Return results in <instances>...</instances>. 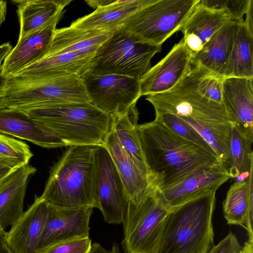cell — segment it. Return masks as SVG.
<instances>
[{
	"label": "cell",
	"mask_w": 253,
	"mask_h": 253,
	"mask_svg": "<svg viewBox=\"0 0 253 253\" xmlns=\"http://www.w3.org/2000/svg\"><path fill=\"white\" fill-rule=\"evenodd\" d=\"M149 178L157 189L201 167L222 163L156 120L135 126Z\"/></svg>",
	"instance_id": "6da1fadb"
},
{
	"label": "cell",
	"mask_w": 253,
	"mask_h": 253,
	"mask_svg": "<svg viewBox=\"0 0 253 253\" xmlns=\"http://www.w3.org/2000/svg\"><path fill=\"white\" fill-rule=\"evenodd\" d=\"M155 114H174L196 129L224 165L226 143L233 125L222 103L210 100L178 83L169 90L146 96Z\"/></svg>",
	"instance_id": "7a4b0ae2"
},
{
	"label": "cell",
	"mask_w": 253,
	"mask_h": 253,
	"mask_svg": "<svg viewBox=\"0 0 253 253\" xmlns=\"http://www.w3.org/2000/svg\"><path fill=\"white\" fill-rule=\"evenodd\" d=\"M95 146H70L52 168L40 197L59 207L98 209Z\"/></svg>",
	"instance_id": "3957f363"
},
{
	"label": "cell",
	"mask_w": 253,
	"mask_h": 253,
	"mask_svg": "<svg viewBox=\"0 0 253 253\" xmlns=\"http://www.w3.org/2000/svg\"><path fill=\"white\" fill-rule=\"evenodd\" d=\"M215 192L193 199L170 210L158 253H208L213 245L212 218Z\"/></svg>",
	"instance_id": "277c9868"
},
{
	"label": "cell",
	"mask_w": 253,
	"mask_h": 253,
	"mask_svg": "<svg viewBox=\"0 0 253 253\" xmlns=\"http://www.w3.org/2000/svg\"><path fill=\"white\" fill-rule=\"evenodd\" d=\"M24 113L64 146L104 145L112 126L111 117L90 102L60 105Z\"/></svg>",
	"instance_id": "5b68a950"
},
{
	"label": "cell",
	"mask_w": 253,
	"mask_h": 253,
	"mask_svg": "<svg viewBox=\"0 0 253 253\" xmlns=\"http://www.w3.org/2000/svg\"><path fill=\"white\" fill-rule=\"evenodd\" d=\"M89 102L80 76L7 78L3 107L23 113L57 105Z\"/></svg>",
	"instance_id": "8992f818"
},
{
	"label": "cell",
	"mask_w": 253,
	"mask_h": 253,
	"mask_svg": "<svg viewBox=\"0 0 253 253\" xmlns=\"http://www.w3.org/2000/svg\"><path fill=\"white\" fill-rule=\"evenodd\" d=\"M200 0H152L129 16L121 28L136 42L162 46L180 31Z\"/></svg>",
	"instance_id": "52a82bcc"
},
{
	"label": "cell",
	"mask_w": 253,
	"mask_h": 253,
	"mask_svg": "<svg viewBox=\"0 0 253 253\" xmlns=\"http://www.w3.org/2000/svg\"><path fill=\"white\" fill-rule=\"evenodd\" d=\"M161 49L162 46L134 41L120 28L98 48L85 73L122 75L139 80L151 67L153 57Z\"/></svg>",
	"instance_id": "ba28073f"
},
{
	"label": "cell",
	"mask_w": 253,
	"mask_h": 253,
	"mask_svg": "<svg viewBox=\"0 0 253 253\" xmlns=\"http://www.w3.org/2000/svg\"><path fill=\"white\" fill-rule=\"evenodd\" d=\"M169 211L155 187L137 202H129L122 222L124 252L158 253Z\"/></svg>",
	"instance_id": "9c48e42d"
},
{
	"label": "cell",
	"mask_w": 253,
	"mask_h": 253,
	"mask_svg": "<svg viewBox=\"0 0 253 253\" xmlns=\"http://www.w3.org/2000/svg\"><path fill=\"white\" fill-rule=\"evenodd\" d=\"M81 78L89 102L110 116L127 112L141 97L139 80L137 79L89 73Z\"/></svg>",
	"instance_id": "30bf717a"
},
{
	"label": "cell",
	"mask_w": 253,
	"mask_h": 253,
	"mask_svg": "<svg viewBox=\"0 0 253 253\" xmlns=\"http://www.w3.org/2000/svg\"><path fill=\"white\" fill-rule=\"evenodd\" d=\"M99 209L110 224L123 221L130 202L118 170L104 145L95 148Z\"/></svg>",
	"instance_id": "8fae6325"
},
{
	"label": "cell",
	"mask_w": 253,
	"mask_h": 253,
	"mask_svg": "<svg viewBox=\"0 0 253 253\" xmlns=\"http://www.w3.org/2000/svg\"><path fill=\"white\" fill-rule=\"evenodd\" d=\"M231 178L222 163L200 168L174 182L157 189L165 204L171 210L201 195L216 191Z\"/></svg>",
	"instance_id": "7c38bea8"
},
{
	"label": "cell",
	"mask_w": 253,
	"mask_h": 253,
	"mask_svg": "<svg viewBox=\"0 0 253 253\" xmlns=\"http://www.w3.org/2000/svg\"><path fill=\"white\" fill-rule=\"evenodd\" d=\"M47 214L37 253L52 244L89 237L93 208H62L47 204Z\"/></svg>",
	"instance_id": "4fadbf2b"
},
{
	"label": "cell",
	"mask_w": 253,
	"mask_h": 253,
	"mask_svg": "<svg viewBox=\"0 0 253 253\" xmlns=\"http://www.w3.org/2000/svg\"><path fill=\"white\" fill-rule=\"evenodd\" d=\"M191 54L181 39L140 78V96L160 93L174 86L191 68Z\"/></svg>",
	"instance_id": "5bb4252c"
},
{
	"label": "cell",
	"mask_w": 253,
	"mask_h": 253,
	"mask_svg": "<svg viewBox=\"0 0 253 253\" xmlns=\"http://www.w3.org/2000/svg\"><path fill=\"white\" fill-rule=\"evenodd\" d=\"M60 18L18 39L2 64V75L8 78L42 58L48 52Z\"/></svg>",
	"instance_id": "9a60e30c"
},
{
	"label": "cell",
	"mask_w": 253,
	"mask_h": 253,
	"mask_svg": "<svg viewBox=\"0 0 253 253\" xmlns=\"http://www.w3.org/2000/svg\"><path fill=\"white\" fill-rule=\"evenodd\" d=\"M152 0H87L95 8L92 13L81 17L71 26L86 30L114 32L121 28L126 20L135 11Z\"/></svg>",
	"instance_id": "2e32d148"
},
{
	"label": "cell",
	"mask_w": 253,
	"mask_h": 253,
	"mask_svg": "<svg viewBox=\"0 0 253 253\" xmlns=\"http://www.w3.org/2000/svg\"><path fill=\"white\" fill-rule=\"evenodd\" d=\"M47 210V203L35 196L33 204L6 233L8 246L13 253H37Z\"/></svg>",
	"instance_id": "e0dca14e"
},
{
	"label": "cell",
	"mask_w": 253,
	"mask_h": 253,
	"mask_svg": "<svg viewBox=\"0 0 253 253\" xmlns=\"http://www.w3.org/2000/svg\"><path fill=\"white\" fill-rule=\"evenodd\" d=\"M253 78L229 77L222 84L221 103L232 124L253 133Z\"/></svg>",
	"instance_id": "ac0fdd59"
},
{
	"label": "cell",
	"mask_w": 253,
	"mask_h": 253,
	"mask_svg": "<svg viewBox=\"0 0 253 253\" xmlns=\"http://www.w3.org/2000/svg\"><path fill=\"white\" fill-rule=\"evenodd\" d=\"M229 20V17L223 11L211 9L199 1L180 30L183 35L184 43L192 56L200 51L211 37Z\"/></svg>",
	"instance_id": "d6986e66"
},
{
	"label": "cell",
	"mask_w": 253,
	"mask_h": 253,
	"mask_svg": "<svg viewBox=\"0 0 253 253\" xmlns=\"http://www.w3.org/2000/svg\"><path fill=\"white\" fill-rule=\"evenodd\" d=\"M36 168L29 164L10 174L0 184V229L11 226L24 212L26 188Z\"/></svg>",
	"instance_id": "ffe728a7"
},
{
	"label": "cell",
	"mask_w": 253,
	"mask_h": 253,
	"mask_svg": "<svg viewBox=\"0 0 253 253\" xmlns=\"http://www.w3.org/2000/svg\"><path fill=\"white\" fill-rule=\"evenodd\" d=\"M104 145L118 170L130 202L136 203L140 201L154 187L148 176L141 171L125 151L112 126Z\"/></svg>",
	"instance_id": "44dd1931"
},
{
	"label": "cell",
	"mask_w": 253,
	"mask_h": 253,
	"mask_svg": "<svg viewBox=\"0 0 253 253\" xmlns=\"http://www.w3.org/2000/svg\"><path fill=\"white\" fill-rule=\"evenodd\" d=\"M241 23L229 20L192 56L191 64L202 67L223 78L237 33Z\"/></svg>",
	"instance_id": "7402d4cb"
},
{
	"label": "cell",
	"mask_w": 253,
	"mask_h": 253,
	"mask_svg": "<svg viewBox=\"0 0 253 253\" xmlns=\"http://www.w3.org/2000/svg\"><path fill=\"white\" fill-rule=\"evenodd\" d=\"M0 133L28 141L43 148L63 147L51 132L19 111L0 108Z\"/></svg>",
	"instance_id": "603a6c76"
},
{
	"label": "cell",
	"mask_w": 253,
	"mask_h": 253,
	"mask_svg": "<svg viewBox=\"0 0 253 253\" xmlns=\"http://www.w3.org/2000/svg\"><path fill=\"white\" fill-rule=\"evenodd\" d=\"M96 52H73L46 56L14 76L48 77L76 75L81 77L86 72Z\"/></svg>",
	"instance_id": "cb8c5ba5"
},
{
	"label": "cell",
	"mask_w": 253,
	"mask_h": 253,
	"mask_svg": "<svg viewBox=\"0 0 253 253\" xmlns=\"http://www.w3.org/2000/svg\"><path fill=\"white\" fill-rule=\"evenodd\" d=\"M253 169L247 177L230 187L222 203L227 223L239 225L247 231L248 241L253 242Z\"/></svg>",
	"instance_id": "d4e9b609"
},
{
	"label": "cell",
	"mask_w": 253,
	"mask_h": 253,
	"mask_svg": "<svg viewBox=\"0 0 253 253\" xmlns=\"http://www.w3.org/2000/svg\"><path fill=\"white\" fill-rule=\"evenodd\" d=\"M71 0H14L20 25L18 39L61 18Z\"/></svg>",
	"instance_id": "484cf974"
},
{
	"label": "cell",
	"mask_w": 253,
	"mask_h": 253,
	"mask_svg": "<svg viewBox=\"0 0 253 253\" xmlns=\"http://www.w3.org/2000/svg\"><path fill=\"white\" fill-rule=\"evenodd\" d=\"M113 33L71 26L56 29L49 50L44 56L73 52L96 51Z\"/></svg>",
	"instance_id": "4316f807"
},
{
	"label": "cell",
	"mask_w": 253,
	"mask_h": 253,
	"mask_svg": "<svg viewBox=\"0 0 253 253\" xmlns=\"http://www.w3.org/2000/svg\"><path fill=\"white\" fill-rule=\"evenodd\" d=\"M253 133L233 124L226 140L227 159L224 165L231 178H237L253 169Z\"/></svg>",
	"instance_id": "83f0119b"
},
{
	"label": "cell",
	"mask_w": 253,
	"mask_h": 253,
	"mask_svg": "<svg viewBox=\"0 0 253 253\" xmlns=\"http://www.w3.org/2000/svg\"><path fill=\"white\" fill-rule=\"evenodd\" d=\"M110 116L112 128L122 146L141 171L149 177L135 129L138 118L136 106L126 113Z\"/></svg>",
	"instance_id": "f1b7e54d"
},
{
	"label": "cell",
	"mask_w": 253,
	"mask_h": 253,
	"mask_svg": "<svg viewBox=\"0 0 253 253\" xmlns=\"http://www.w3.org/2000/svg\"><path fill=\"white\" fill-rule=\"evenodd\" d=\"M253 78V33L242 23L227 63L224 78Z\"/></svg>",
	"instance_id": "f546056e"
},
{
	"label": "cell",
	"mask_w": 253,
	"mask_h": 253,
	"mask_svg": "<svg viewBox=\"0 0 253 253\" xmlns=\"http://www.w3.org/2000/svg\"><path fill=\"white\" fill-rule=\"evenodd\" d=\"M223 79L202 67L191 64V68L180 82L204 97L221 103Z\"/></svg>",
	"instance_id": "4dcf8cb0"
},
{
	"label": "cell",
	"mask_w": 253,
	"mask_h": 253,
	"mask_svg": "<svg viewBox=\"0 0 253 253\" xmlns=\"http://www.w3.org/2000/svg\"><path fill=\"white\" fill-rule=\"evenodd\" d=\"M155 119L176 134L217 157L214 150L199 133L179 117L170 113H162L155 114Z\"/></svg>",
	"instance_id": "1f68e13d"
},
{
	"label": "cell",
	"mask_w": 253,
	"mask_h": 253,
	"mask_svg": "<svg viewBox=\"0 0 253 253\" xmlns=\"http://www.w3.org/2000/svg\"><path fill=\"white\" fill-rule=\"evenodd\" d=\"M33 156L25 142L0 133V159L20 167L29 164Z\"/></svg>",
	"instance_id": "d6a6232c"
},
{
	"label": "cell",
	"mask_w": 253,
	"mask_h": 253,
	"mask_svg": "<svg viewBox=\"0 0 253 253\" xmlns=\"http://www.w3.org/2000/svg\"><path fill=\"white\" fill-rule=\"evenodd\" d=\"M252 0H200L203 5L224 12L230 20L243 23Z\"/></svg>",
	"instance_id": "836d02e7"
},
{
	"label": "cell",
	"mask_w": 253,
	"mask_h": 253,
	"mask_svg": "<svg viewBox=\"0 0 253 253\" xmlns=\"http://www.w3.org/2000/svg\"><path fill=\"white\" fill-rule=\"evenodd\" d=\"M91 246L89 237L76 238L52 244L39 253H90Z\"/></svg>",
	"instance_id": "e575fe53"
},
{
	"label": "cell",
	"mask_w": 253,
	"mask_h": 253,
	"mask_svg": "<svg viewBox=\"0 0 253 253\" xmlns=\"http://www.w3.org/2000/svg\"><path fill=\"white\" fill-rule=\"evenodd\" d=\"M242 249L236 235L229 231L217 245H213L208 253H240Z\"/></svg>",
	"instance_id": "d590c367"
},
{
	"label": "cell",
	"mask_w": 253,
	"mask_h": 253,
	"mask_svg": "<svg viewBox=\"0 0 253 253\" xmlns=\"http://www.w3.org/2000/svg\"><path fill=\"white\" fill-rule=\"evenodd\" d=\"M18 167L0 159V184Z\"/></svg>",
	"instance_id": "8d00e7d4"
},
{
	"label": "cell",
	"mask_w": 253,
	"mask_h": 253,
	"mask_svg": "<svg viewBox=\"0 0 253 253\" xmlns=\"http://www.w3.org/2000/svg\"><path fill=\"white\" fill-rule=\"evenodd\" d=\"M90 253H120V248L116 243H114L110 250L104 248L99 243H94L92 244Z\"/></svg>",
	"instance_id": "74e56055"
},
{
	"label": "cell",
	"mask_w": 253,
	"mask_h": 253,
	"mask_svg": "<svg viewBox=\"0 0 253 253\" xmlns=\"http://www.w3.org/2000/svg\"><path fill=\"white\" fill-rule=\"evenodd\" d=\"M245 15L244 23L247 26L249 30L253 33V0H251Z\"/></svg>",
	"instance_id": "f35d334b"
},
{
	"label": "cell",
	"mask_w": 253,
	"mask_h": 253,
	"mask_svg": "<svg viewBox=\"0 0 253 253\" xmlns=\"http://www.w3.org/2000/svg\"><path fill=\"white\" fill-rule=\"evenodd\" d=\"M7 232L0 229V253H13L9 248L6 239Z\"/></svg>",
	"instance_id": "ab89813d"
},
{
	"label": "cell",
	"mask_w": 253,
	"mask_h": 253,
	"mask_svg": "<svg viewBox=\"0 0 253 253\" xmlns=\"http://www.w3.org/2000/svg\"><path fill=\"white\" fill-rule=\"evenodd\" d=\"M12 49L9 42L0 45V68L2 67V63Z\"/></svg>",
	"instance_id": "60d3db41"
},
{
	"label": "cell",
	"mask_w": 253,
	"mask_h": 253,
	"mask_svg": "<svg viewBox=\"0 0 253 253\" xmlns=\"http://www.w3.org/2000/svg\"><path fill=\"white\" fill-rule=\"evenodd\" d=\"M1 73L2 67L0 68V108H3V98L7 81V78L3 76Z\"/></svg>",
	"instance_id": "b9f144b4"
},
{
	"label": "cell",
	"mask_w": 253,
	"mask_h": 253,
	"mask_svg": "<svg viewBox=\"0 0 253 253\" xmlns=\"http://www.w3.org/2000/svg\"><path fill=\"white\" fill-rule=\"evenodd\" d=\"M7 2L0 0V27L5 19L7 9Z\"/></svg>",
	"instance_id": "7bdbcfd3"
},
{
	"label": "cell",
	"mask_w": 253,
	"mask_h": 253,
	"mask_svg": "<svg viewBox=\"0 0 253 253\" xmlns=\"http://www.w3.org/2000/svg\"><path fill=\"white\" fill-rule=\"evenodd\" d=\"M240 253H253V248L250 246L244 245Z\"/></svg>",
	"instance_id": "ee69618b"
}]
</instances>
